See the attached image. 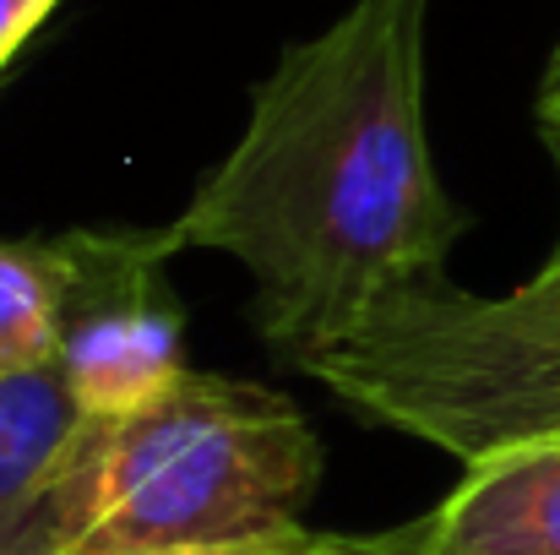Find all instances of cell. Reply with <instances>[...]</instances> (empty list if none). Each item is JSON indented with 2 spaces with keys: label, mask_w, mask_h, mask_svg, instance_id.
Returning a JSON list of instances; mask_svg holds the SVG:
<instances>
[{
  "label": "cell",
  "mask_w": 560,
  "mask_h": 555,
  "mask_svg": "<svg viewBox=\"0 0 560 555\" xmlns=\"http://www.w3.org/2000/svg\"><path fill=\"white\" fill-rule=\"evenodd\" d=\"M424 27L430 0H354L289 44L240 142L164 223L170 251H218L250 273L261 344L300 370L392 294L446 278L468 234L424 142Z\"/></svg>",
  "instance_id": "cell-1"
},
{
  "label": "cell",
  "mask_w": 560,
  "mask_h": 555,
  "mask_svg": "<svg viewBox=\"0 0 560 555\" xmlns=\"http://www.w3.org/2000/svg\"><path fill=\"white\" fill-rule=\"evenodd\" d=\"M322 441L256 381L196 375L104 419L66 555H267L305 540Z\"/></svg>",
  "instance_id": "cell-2"
},
{
  "label": "cell",
  "mask_w": 560,
  "mask_h": 555,
  "mask_svg": "<svg viewBox=\"0 0 560 555\" xmlns=\"http://www.w3.org/2000/svg\"><path fill=\"white\" fill-rule=\"evenodd\" d=\"M311 375L457 463L550 441L560 436V245L512 294H468L446 278L392 294Z\"/></svg>",
  "instance_id": "cell-3"
},
{
  "label": "cell",
  "mask_w": 560,
  "mask_h": 555,
  "mask_svg": "<svg viewBox=\"0 0 560 555\" xmlns=\"http://www.w3.org/2000/svg\"><path fill=\"white\" fill-rule=\"evenodd\" d=\"M60 355L77 403L93 419H131L186 381V322L170 300L164 229L153 234H60Z\"/></svg>",
  "instance_id": "cell-4"
},
{
  "label": "cell",
  "mask_w": 560,
  "mask_h": 555,
  "mask_svg": "<svg viewBox=\"0 0 560 555\" xmlns=\"http://www.w3.org/2000/svg\"><path fill=\"white\" fill-rule=\"evenodd\" d=\"M98 425L60 366L0 375V555H66Z\"/></svg>",
  "instance_id": "cell-5"
},
{
  "label": "cell",
  "mask_w": 560,
  "mask_h": 555,
  "mask_svg": "<svg viewBox=\"0 0 560 555\" xmlns=\"http://www.w3.org/2000/svg\"><path fill=\"white\" fill-rule=\"evenodd\" d=\"M413 555H560V436L468 463L413 529Z\"/></svg>",
  "instance_id": "cell-6"
},
{
  "label": "cell",
  "mask_w": 560,
  "mask_h": 555,
  "mask_svg": "<svg viewBox=\"0 0 560 555\" xmlns=\"http://www.w3.org/2000/svg\"><path fill=\"white\" fill-rule=\"evenodd\" d=\"M60 251L44 245H0V375L55 366L60 355Z\"/></svg>",
  "instance_id": "cell-7"
},
{
  "label": "cell",
  "mask_w": 560,
  "mask_h": 555,
  "mask_svg": "<svg viewBox=\"0 0 560 555\" xmlns=\"http://www.w3.org/2000/svg\"><path fill=\"white\" fill-rule=\"evenodd\" d=\"M60 0H0V71H5V60L38 33V22L55 11Z\"/></svg>",
  "instance_id": "cell-8"
},
{
  "label": "cell",
  "mask_w": 560,
  "mask_h": 555,
  "mask_svg": "<svg viewBox=\"0 0 560 555\" xmlns=\"http://www.w3.org/2000/svg\"><path fill=\"white\" fill-rule=\"evenodd\" d=\"M534 126H539V142H545V153H550V164L560 175V44L550 55V66H545L539 99H534Z\"/></svg>",
  "instance_id": "cell-9"
},
{
  "label": "cell",
  "mask_w": 560,
  "mask_h": 555,
  "mask_svg": "<svg viewBox=\"0 0 560 555\" xmlns=\"http://www.w3.org/2000/svg\"><path fill=\"white\" fill-rule=\"evenodd\" d=\"M267 555H375V545H349V540H327V534H305L283 551H267Z\"/></svg>",
  "instance_id": "cell-10"
}]
</instances>
